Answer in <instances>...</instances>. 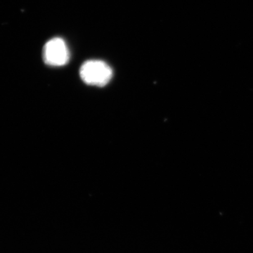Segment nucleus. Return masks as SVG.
<instances>
[{"label": "nucleus", "instance_id": "1", "mask_svg": "<svg viewBox=\"0 0 253 253\" xmlns=\"http://www.w3.org/2000/svg\"><path fill=\"white\" fill-rule=\"evenodd\" d=\"M82 80L89 85L103 86L113 76V71L107 63L99 60H90L83 63L80 70Z\"/></svg>", "mask_w": 253, "mask_h": 253}, {"label": "nucleus", "instance_id": "2", "mask_svg": "<svg viewBox=\"0 0 253 253\" xmlns=\"http://www.w3.org/2000/svg\"><path fill=\"white\" fill-rule=\"evenodd\" d=\"M67 44L63 39L55 38L46 43L43 49V59L51 66H62L69 61Z\"/></svg>", "mask_w": 253, "mask_h": 253}]
</instances>
